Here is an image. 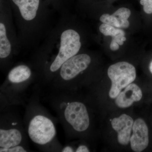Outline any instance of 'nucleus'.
<instances>
[{
	"label": "nucleus",
	"mask_w": 152,
	"mask_h": 152,
	"mask_svg": "<svg viewBox=\"0 0 152 152\" xmlns=\"http://www.w3.org/2000/svg\"><path fill=\"white\" fill-rule=\"evenodd\" d=\"M57 90L59 94L54 96L52 103L66 130L71 128L77 132L86 131L90 124L86 107L81 102L69 99L64 91Z\"/></svg>",
	"instance_id": "39448f33"
},
{
	"label": "nucleus",
	"mask_w": 152,
	"mask_h": 152,
	"mask_svg": "<svg viewBox=\"0 0 152 152\" xmlns=\"http://www.w3.org/2000/svg\"><path fill=\"white\" fill-rule=\"evenodd\" d=\"M113 15L117 18L120 25V28H127L130 26L128 19L131 15L129 9L122 7L117 10Z\"/></svg>",
	"instance_id": "4468645a"
},
{
	"label": "nucleus",
	"mask_w": 152,
	"mask_h": 152,
	"mask_svg": "<svg viewBox=\"0 0 152 152\" xmlns=\"http://www.w3.org/2000/svg\"><path fill=\"white\" fill-rule=\"evenodd\" d=\"M21 52L12 12L10 7L1 6L0 10V66L9 71L14 58Z\"/></svg>",
	"instance_id": "20e7f679"
},
{
	"label": "nucleus",
	"mask_w": 152,
	"mask_h": 152,
	"mask_svg": "<svg viewBox=\"0 0 152 152\" xmlns=\"http://www.w3.org/2000/svg\"><path fill=\"white\" fill-rule=\"evenodd\" d=\"M76 152H90V150L86 146L84 145H81L79 146L77 149L76 150Z\"/></svg>",
	"instance_id": "a211bd4d"
},
{
	"label": "nucleus",
	"mask_w": 152,
	"mask_h": 152,
	"mask_svg": "<svg viewBox=\"0 0 152 152\" xmlns=\"http://www.w3.org/2000/svg\"><path fill=\"white\" fill-rule=\"evenodd\" d=\"M142 93L140 87L134 83H131L121 91L115 98L116 104L122 108L129 107L134 102L141 99Z\"/></svg>",
	"instance_id": "f8f14e48"
},
{
	"label": "nucleus",
	"mask_w": 152,
	"mask_h": 152,
	"mask_svg": "<svg viewBox=\"0 0 152 152\" xmlns=\"http://www.w3.org/2000/svg\"><path fill=\"white\" fill-rule=\"evenodd\" d=\"M140 3L143 6V10L146 13L152 14V0H140Z\"/></svg>",
	"instance_id": "f3484780"
},
{
	"label": "nucleus",
	"mask_w": 152,
	"mask_h": 152,
	"mask_svg": "<svg viewBox=\"0 0 152 152\" xmlns=\"http://www.w3.org/2000/svg\"><path fill=\"white\" fill-rule=\"evenodd\" d=\"M29 151L27 147L24 145H18L16 146L0 148V152H26Z\"/></svg>",
	"instance_id": "dca6fc26"
},
{
	"label": "nucleus",
	"mask_w": 152,
	"mask_h": 152,
	"mask_svg": "<svg viewBox=\"0 0 152 152\" xmlns=\"http://www.w3.org/2000/svg\"><path fill=\"white\" fill-rule=\"evenodd\" d=\"M99 30L104 36L111 37L112 41L116 42L119 45H123L124 42L126 40L124 31L120 28L102 23L100 26Z\"/></svg>",
	"instance_id": "ddd939ff"
},
{
	"label": "nucleus",
	"mask_w": 152,
	"mask_h": 152,
	"mask_svg": "<svg viewBox=\"0 0 152 152\" xmlns=\"http://www.w3.org/2000/svg\"><path fill=\"white\" fill-rule=\"evenodd\" d=\"M61 152H75L73 148L70 145H66L63 147L61 150Z\"/></svg>",
	"instance_id": "aec40b11"
},
{
	"label": "nucleus",
	"mask_w": 152,
	"mask_h": 152,
	"mask_svg": "<svg viewBox=\"0 0 152 152\" xmlns=\"http://www.w3.org/2000/svg\"><path fill=\"white\" fill-rule=\"evenodd\" d=\"M99 20L103 23L106 24L120 28V25L118 21L113 14L112 15L108 14H103L100 17Z\"/></svg>",
	"instance_id": "2eb2a0df"
},
{
	"label": "nucleus",
	"mask_w": 152,
	"mask_h": 152,
	"mask_svg": "<svg viewBox=\"0 0 152 152\" xmlns=\"http://www.w3.org/2000/svg\"><path fill=\"white\" fill-rule=\"evenodd\" d=\"M37 77V72L31 63H19L9 69L4 86L1 87L2 91L7 94L15 95Z\"/></svg>",
	"instance_id": "0eeeda50"
},
{
	"label": "nucleus",
	"mask_w": 152,
	"mask_h": 152,
	"mask_svg": "<svg viewBox=\"0 0 152 152\" xmlns=\"http://www.w3.org/2000/svg\"><path fill=\"white\" fill-rule=\"evenodd\" d=\"M134 123L132 118L125 114L112 120V127L118 133V141L121 145H126L129 142Z\"/></svg>",
	"instance_id": "9b49d317"
},
{
	"label": "nucleus",
	"mask_w": 152,
	"mask_h": 152,
	"mask_svg": "<svg viewBox=\"0 0 152 152\" xmlns=\"http://www.w3.org/2000/svg\"><path fill=\"white\" fill-rule=\"evenodd\" d=\"M35 102L29 106L26 116V129L30 140L36 145L46 149L56 140L54 121L41 106Z\"/></svg>",
	"instance_id": "7ed1b4c3"
},
{
	"label": "nucleus",
	"mask_w": 152,
	"mask_h": 152,
	"mask_svg": "<svg viewBox=\"0 0 152 152\" xmlns=\"http://www.w3.org/2000/svg\"><path fill=\"white\" fill-rule=\"evenodd\" d=\"M0 126V148L26 146L24 131L18 118L12 116V114H5L1 116Z\"/></svg>",
	"instance_id": "6e6552de"
},
{
	"label": "nucleus",
	"mask_w": 152,
	"mask_h": 152,
	"mask_svg": "<svg viewBox=\"0 0 152 152\" xmlns=\"http://www.w3.org/2000/svg\"><path fill=\"white\" fill-rule=\"evenodd\" d=\"M82 46L81 35L69 14L61 15L50 32L33 51L31 63L39 78L44 83H51L61 67L79 53Z\"/></svg>",
	"instance_id": "f257e3e1"
},
{
	"label": "nucleus",
	"mask_w": 152,
	"mask_h": 152,
	"mask_svg": "<svg viewBox=\"0 0 152 152\" xmlns=\"http://www.w3.org/2000/svg\"><path fill=\"white\" fill-rule=\"evenodd\" d=\"M107 74L112 83L109 96L113 99H115L122 90L132 83L136 78L135 68L126 62L112 65L108 69Z\"/></svg>",
	"instance_id": "1a4fd4ad"
},
{
	"label": "nucleus",
	"mask_w": 152,
	"mask_h": 152,
	"mask_svg": "<svg viewBox=\"0 0 152 152\" xmlns=\"http://www.w3.org/2000/svg\"><path fill=\"white\" fill-rule=\"evenodd\" d=\"M91 62L89 55L79 53L63 65L51 83L56 90L65 89L71 82L89 67Z\"/></svg>",
	"instance_id": "423d86ee"
},
{
	"label": "nucleus",
	"mask_w": 152,
	"mask_h": 152,
	"mask_svg": "<svg viewBox=\"0 0 152 152\" xmlns=\"http://www.w3.org/2000/svg\"><path fill=\"white\" fill-rule=\"evenodd\" d=\"M11 1L21 52H33L56 25L54 14L42 5L40 0Z\"/></svg>",
	"instance_id": "f03ea898"
},
{
	"label": "nucleus",
	"mask_w": 152,
	"mask_h": 152,
	"mask_svg": "<svg viewBox=\"0 0 152 152\" xmlns=\"http://www.w3.org/2000/svg\"><path fill=\"white\" fill-rule=\"evenodd\" d=\"M149 69L151 71V73L152 74V61L151 62V63H150V66H149Z\"/></svg>",
	"instance_id": "412c9836"
},
{
	"label": "nucleus",
	"mask_w": 152,
	"mask_h": 152,
	"mask_svg": "<svg viewBox=\"0 0 152 152\" xmlns=\"http://www.w3.org/2000/svg\"><path fill=\"white\" fill-rule=\"evenodd\" d=\"M133 134L131 137V147L136 152L142 151L148 145V129L145 121L137 119L134 123Z\"/></svg>",
	"instance_id": "9d476101"
},
{
	"label": "nucleus",
	"mask_w": 152,
	"mask_h": 152,
	"mask_svg": "<svg viewBox=\"0 0 152 152\" xmlns=\"http://www.w3.org/2000/svg\"><path fill=\"white\" fill-rule=\"evenodd\" d=\"M120 45L116 42L111 41L110 44V49L112 51H117L119 49Z\"/></svg>",
	"instance_id": "6ab92c4d"
}]
</instances>
